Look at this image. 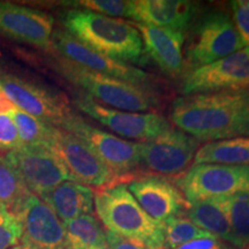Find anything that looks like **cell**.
Masks as SVG:
<instances>
[{"label":"cell","instance_id":"cell-34","mask_svg":"<svg viewBox=\"0 0 249 249\" xmlns=\"http://www.w3.org/2000/svg\"><path fill=\"white\" fill-rule=\"evenodd\" d=\"M14 110H17V107L0 87V114L9 113V112H13Z\"/></svg>","mask_w":249,"mask_h":249},{"label":"cell","instance_id":"cell-25","mask_svg":"<svg viewBox=\"0 0 249 249\" xmlns=\"http://www.w3.org/2000/svg\"><path fill=\"white\" fill-rule=\"evenodd\" d=\"M163 231V249H174L195 239L213 235L203 231L187 217V214L169 218L160 224Z\"/></svg>","mask_w":249,"mask_h":249},{"label":"cell","instance_id":"cell-24","mask_svg":"<svg viewBox=\"0 0 249 249\" xmlns=\"http://www.w3.org/2000/svg\"><path fill=\"white\" fill-rule=\"evenodd\" d=\"M29 189L6 156L0 155V204L17 214L22 210Z\"/></svg>","mask_w":249,"mask_h":249},{"label":"cell","instance_id":"cell-5","mask_svg":"<svg viewBox=\"0 0 249 249\" xmlns=\"http://www.w3.org/2000/svg\"><path fill=\"white\" fill-rule=\"evenodd\" d=\"M189 30L183 58V65L188 71L220 60L245 48L226 12H208L198 18Z\"/></svg>","mask_w":249,"mask_h":249},{"label":"cell","instance_id":"cell-29","mask_svg":"<svg viewBox=\"0 0 249 249\" xmlns=\"http://www.w3.org/2000/svg\"><path fill=\"white\" fill-rule=\"evenodd\" d=\"M22 232L20 217L0 204V249H9L18 245Z\"/></svg>","mask_w":249,"mask_h":249},{"label":"cell","instance_id":"cell-37","mask_svg":"<svg viewBox=\"0 0 249 249\" xmlns=\"http://www.w3.org/2000/svg\"><path fill=\"white\" fill-rule=\"evenodd\" d=\"M244 249H249V246H248V247H246V248H244Z\"/></svg>","mask_w":249,"mask_h":249},{"label":"cell","instance_id":"cell-32","mask_svg":"<svg viewBox=\"0 0 249 249\" xmlns=\"http://www.w3.org/2000/svg\"><path fill=\"white\" fill-rule=\"evenodd\" d=\"M107 241L111 249H154L151 246L138 239L127 238L110 231H107Z\"/></svg>","mask_w":249,"mask_h":249},{"label":"cell","instance_id":"cell-35","mask_svg":"<svg viewBox=\"0 0 249 249\" xmlns=\"http://www.w3.org/2000/svg\"><path fill=\"white\" fill-rule=\"evenodd\" d=\"M9 249H33V248H30L29 246H27V245L22 244V242H20V244L15 245V246H13V247L9 248Z\"/></svg>","mask_w":249,"mask_h":249},{"label":"cell","instance_id":"cell-23","mask_svg":"<svg viewBox=\"0 0 249 249\" xmlns=\"http://www.w3.org/2000/svg\"><path fill=\"white\" fill-rule=\"evenodd\" d=\"M62 224L68 249H89L107 242V231L92 214H83Z\"/></svg>","mask_w":249,"mask_h":249},{"label":"cell","instance_id":"cell-14","mask_svg":"<svg viewBox=\"0 0 249 249\" xmlns=\"http://www.w3.org/2000/svg\"><path fill=\"white\" fill-rule=\"evenodd\" d=\"M51 42L52 49L55 50L62 59L88 71L140 86L150 79V75L144 71L102 54L71 36L66 30H53Z\"/></svg>","mask_w":249,"mask_h":249},{"label":"cell","instance_id":"cell-3","mask_svg":"<svg viewBox=\"0 0 249 249\" xmlns=\"http://www.w3.org/2000/svg\"><path fill=\"white\" fill-rule=\"evenodd\" d=\"M93 203L99 220L107 231L138 239L154 249H163L160 224L143 211L124 183L96 189Z\"/></svg>","mask_w":249,"mask_h":249},{"label":"cell","instance_id":"cell-6","mask_svg":"<svg viewBox=\"0 0 249 249\" xmlns=\"http://www.w3.org/2000/svg\"><path fill=\"white\" fill-rule=\"evenodd\" d=\"M59 128L80 139L118 177L121 183L133 180L134 172L141 167L140 143L130 142L90 124L73 111Z\"/></svg>","mask_w":249,"mask_h":249},{"label":"cell","instance_id":"cell-27","mask_svg":"<svg viewBox=\"0 0 249 249\" xmlns=\"http://www.w3.org/2000/svg\"><path fill=\"white\" fill-rule=\"evenodd\" d=\"M230 220L234 233L236 248L249 246V192L225 197Z\"/></svg>","mask_w":249,"mask_h":249},{"label":"cell","instance_id":"cell-4","mask_svg":"<svg viewBox=\"0 0 249 249\" xmlns=\"http://www.w3.org/2000/svg\"><path fill=\"white\" fill-rule=\"evenodd\" d=\"M54 68L71 85L83 89L87 95L102 105L121 111L149 112L157 105L148 89L82 68L66 59H57Z\"/></svg>","mask_w":249,"mask_h":249},{"label":"cell","instance_id":"cell-20","mask_svg":"<svg viewBox=\"0 0 249 249\" xmlns=\"http://www.w3.org/2000/svg\"><path fill=\"white\" fill-rule=\"evenodd\" d=\"M62 223L93 213V191L82 183L64 181L42 196Z\"/></svg>","mask_w":249,"mask_h":249},{"label":"cell","instance_id":"cell-7","mask_svg":"<svg viewBox=\"0 0 249 249\" xmlns=\"http://www.w3.org/2000/svg\"><path fill=\"white\" fill-rule=\"evenodd\" d=\"M173 183L189 203L230 197L249 192V166L194 164Z\"/></svg>","mask_w":249,"mask_h":249},{"label":"cell","instance_id":"cell-21","mask_svg":"<svg viewBox=\"0 0 249 249\" xmlns=\"http://www.w3.org/2000/svg\"><path fill=\"white\" fill-rule=\"evenodd\" d=\"M187 217L203 231L216 235L217 238L236 248L235 236L225 204V197L192 202L187 209Z\"/></svg>","mask_w":249,"mask_h":249},{"label":"cell","instance_id":"cell-19","mask_svg":"<svg viewBox=\"0 0 249 249\" xmlns=\"http://www.w3.org/2000/svg\"><path fill=\"white\" fill-rule=\"evenodd\" d=\"M197 4L186 0H138L134 1V20L139 23L166 28L185 34L191 29Z\"/></svg>","mask_w":249,"mask_h":249},{"label":"cell","instance_id":"cell-22","mask_svg":"<svg viewBox=\"0 0 249 249\" xmlns=\"http://www.w3.org/2000/svg\"><path fill=\"white\" fill-rule=\"evenodd\" d=\"M194 163L249 166V138H234L207 143L198 148Z\"/></svg>","mask_w":249,"mask_h":249},{"label":"cell","instance_id":"cell-18","mask_svg":"<svg viewBox=\"0 0 249 249\" xmlns=\"http://www.w3.org/2000/svg\"><path fill=\"white\" fill-rule=\"evenodd\" d=\"M136 29L141 33L145 54L167 76H179L183 70L185 34L143 23H136Z\"/></svg>","mask_w":249,"mask_h":249},{"label":"cell","instance_id":"cell-26","mask_svg":"<svg viewBox=\"0 0 249 249\" xmlns=\"http://www.w3.org/2000/svg\"><path fill=\"white\" fill-rule=\"evenodd\" d=\"M11 118L14 121L22 145H46L49 147L54 126L37 119L18 108L11 112Z\"/></svg>","mask_w":249,"mask_h":249},{"label":"cell","instance_id":"cell-28","mask_svg":"<svg viewBox=\"0 0 249 249\" xmlns=\"http://www.w3.org/2000/svg\"><path fill=\"white\" fill-rule=\"evenodd\" d=\"M73 4L110 18L134 17V1L130 0H82Z\"/></svg>","mask_w":249,"mask_h":249},{"label":"cell","instance_id":"cell-10","mask_svg":"<svg viewBox=\"0 0 249 249\" xmlns=\"http://www.w3.org/2000/svg\"><path fill=\"white\" fill-rule=\"evenodd\" d=\"M249 88V46L209 65L187 71L183 96Z\"/></svg>","mask_w":249,"mask_h":249},{"label":"cell","instance_id":"cell-31","mask_svg":"<svg viewBox=\"0 0 249 249\" xmlns=\"http://www.w3.org/2000/svg\"><path fill=\"white\" fill-rule=\"evenodd\" d=\"M234 26L245 48L249 46V0L231 1Z\"/></svg>","mask_w":249,"mask_h":249},{"label":"cell","instance_id":"cell-13","mask_svg":"<svg viewBox=\"0 0 249 249\" xmlns=\"http://www.w3.org/2000/svg\"><path fill=\"white\" fill-rule=\"evenodd\" d=\"M198 140L171 127L150 142L140 143V163L151 172L165 176L183 173L198 150Z\"/></svg>","mask_w":249,"mask_h":249},{"label":"cell","instance_id":"cell-16","mask_svg":"<svg viewBox=\"0 0 249 249\" xmlns=\"http://www.w3.org/2000/svg\"><path fill=\"white\" fill-rule=\"evenodd\" d=\"M143 211L161 224L169 218L187 214L189 202L177 186L157 174L134 178L127 186Z\"/></svg>","mask_w":249,"mask_h":249},{"label":"cell","instance_id":"cell-30","mask_svg":"<svg viewBox=\"0 0 249 249\" xmlns=\"http://www.w3.org/2000/svg\"><path fill=\"white\" fill-rule=\"evenodd\" d=\"M22 145L11 116L0 114V151H12Z\"/></svg>","mask_w":249,"mask_h":249},{"label":"cell","instance_id":"cell-17","mask_svg":"<svg viewBox=\"0 0 249 249\" xmlns=\"http://www.w3.org/2000/svg\"><path fill=\"white\" fill-rule=\"evenodd\" d=\"M18 217L22 222V244L33 249H68L64 224L38 196L30 193Z\"/></svg>","mask_w":249,"mask_h":249},{"label":"cell","instance_id":"cell-2","mask_svg":"<svg viewBox=\"0 0 249 249\" xmlns=\"http://www.w3.org/2000/svg\"><path fill=\"white\" fill-rule=\"evenodd\" d=\"M60 21L71 36L108 58L128 65L147 62L141 34L127 21L85 8L62 12Z\"/></svg>","mask_w":249,"mask_h":249},{"label":"cell","instance_id":"cell-1","mask_svg":"<svg viewBox=\"0 0 249 249\" xmlns=\"http://www.w3.org/2000/svg\"><path fill=\"white\" fill-rule=\"evenodd\" d=\"M170 119L198 141L249 138V88L179 97Z\"/></svg>","mask_w":249,"mask_h":249},{"label":"cell","instance_id":"cell-36","mask_svg":"<svg viewBox=\"0 0 249 249\" xmlns=\"http://www.w3.org/2000/svg\"><path fill=\"white\" fill-rule=\"evenodd\" d=\"M89 249H111V248H110V246L107 245V241L105 244L98 245V246H96V247H92V248H89Z\"/></svg>","mask_w":249,"mask_h":249},{"label":"cell","instance_id":"cell-11","mask_svg":"<svg viewBox=\"0 0 249 249\" xmlns=\"http://www.w3.org/2000/svg\"><path fill=\"white\" fill-rule=\"evenodd\" d=\"M30 193L42 197L64 181L71 180L57 155L46 145H21L6 155Z\"/></svg>","mask_w":249,"mask_h":249},{"label":"cell","instance_id":"cell-12","mask_svg":"<svg viewBox=\"0 0 249 249\" xmlns=\"http://www.w3.org/2000/svg\"><path fill=\"white\" fill-rule=\"evenodd\" d=\"M0 87L18 110L60 127L71 110L65 96L12 74L0 73Z\"/></svg>","mask_w":249,"mask_h":249},{"label":"cell","instance_id":"cell-33","mask_svg":"<svg viewBox=\"0 0 249 249\" xmlns=\"http://www.w3.org/2000/svg\"><path fill=\"white\" fill-rule=\"evenodd\" d=\"M174 249H235L233 246L227 244L216 235H210L207 238L195 239L189 242H186Z\"/></svg>","mask_w":249,"mask_h":249},{"label":"cell","instance_id":"cell-9","mask_svg":"<svg viewBox=\"0 0 249 249\" xmlns=\"http://www.w3.org/2000/svg\"><path fill=\"white\" fill-rule=\"evenodd\" d=\"M49 148L61 160L73 181L97 189L121 183L85 143L66 130L54 127Z\"/></svg>","mask_w":249,"mask_h":249},{"label":"cell","instance_id":"cell-15","mask_svg":"<svg viewBox=\"0 0 249 249\" xmlns=\"http://www.w3.org/2000/svg\"><path fill=\"white\" fill-rule=\"evenodd\" d=\"M54 18L39 9L0 1V35L52 51Z\"/></svg>","mask_w":249,"mask_h":249},{"label":"cell","instance_id":"cell-8","mask_svg":"<svg viewBox=\"0 0 249 249\" xmlns=\"http://www.w3.org/2000/svg\"><path fill=\"white\" fill-rule=\"evenodd\" d=\"M74 104L81 112L88 114L124 140L150 142L172 127L166 118L154 112L142 113L107 107L87 93H79L74 99Z\"/></svg>","mask_w":249,"mask_h":249}]
</instances>
